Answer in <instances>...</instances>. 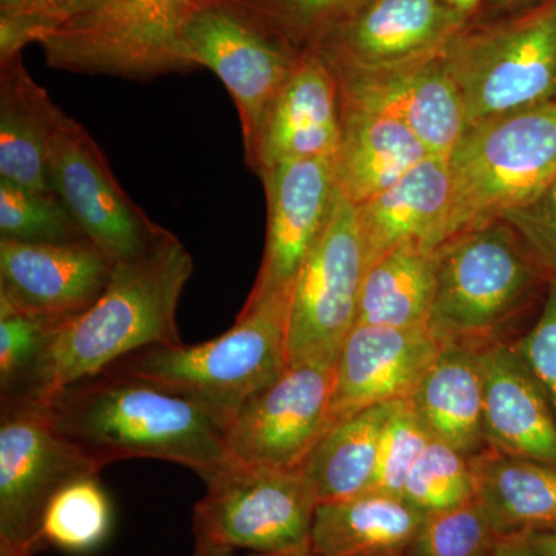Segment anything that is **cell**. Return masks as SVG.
Listing matches in <instances>:
<instances>
[{"mask_svg":"<svg viewBox=\"0 0 556 556\" xmlns=\"http://www.w3.org/2000/svg\"><path fill=\"white\" fill-rule=\"evenodd\" d=\"M193 268L192 255L170 230L141 257L116 263L101 298L58 329L21 393L9 401L43 402L137 351L182 343L178 306Z\"/></svg>","mask_w":556,"mask_h":556,"instance_id":"cell-1","label":"cell"},{"mask_svg":"<svg viewBox=\"0 0 556 556\" xmlns=\"http://www.w3.org/2000/svg\"><path fill=\"white\" fill-rule=\"evenodd\" d=\"M39 404L58 430L102 468L156 459L203 478L233 464L225 430L206 409L137 376L108 369Z\"/></svg>","mask_w":556,"mask_h":556,"instance_id":"cell-2","label":"cell"},{"mask_svg":"<svg viewBox=\"0 0 556 556\" xmlns=\"http://www.w3.org/2000/svg\"><path fill=\"white\" fill-rule=\"evenodd\" d=\"M434 251L438 283L427 328L439 345L481 353L515 342L536 320L554 278L506 219L459 233Z\"/></svg>","mask_w":556,"mask_h":556,"instance_id":"cell-3","label":"cell"},{"mask_svg":"<svg viewBox=\"0 0 556 556\" xmlns=\"http://www.w3.org/2000/svg\"><path fill=\"white\" fill-rule=\"evenodd\" d=\"M289 295L247 299L225 334L197 345L146 348L109 369L195 402L225 430L244 402L289 368Z\"/></svg>","mask_w":556,"mask_h":556,"instance_id":"cell-4","label":"cell"},{"mask_svg":"<svg viewBox=\"0 0 556 556\" xmlns=\"http://www.w3.org/2000/svg\"><path fill=\"white\" fill-rule=\"evenodd\" d=\"M450 200L437 248L504 219L556 175V100L468 126L448 156Z\"/></svg>","mask_w":556,"mask_h":556,"instance_id":"cell-5","label":"cell"},{"mask_svg":"<svg viewBox=\"0 0 556 556\" xmlns=\"http://www.w3.org/2000/svg\"><path fill=\"white\" fill-rule=\"evenodd\" d=\"M467 127L556 100V0L470 22L442 51Z\"/></svg>","mask_w":556,"mask_h":556,"instance_id":"cell-6","label":"cell"},{"mask_svg":"<svg viewBox=\"0 0 556 556\" xmlns=\"http://www.w3.org/2000/svg\"><path fill=\"white\" fill-rule=\"evenodd\" d=\"M214 0H105L40 39L47 65L78 75L152 80L190 72L181 36Z\"/></svg>","mask_w":556,"mask_h":556,"instance_id":"cell-7","label":"cell"},{"mask_svg":"<svg viewBox=\"0 0 556 556\" xmlns=\"http://www.w3.org/2000/svg\"><path fill=\"white\" fill-rule=\"evenodd\" d=\"M201 479L206 495L193 508L195 552H311L318 501L302 471L233 463Z\"/></svg>","mask_w":556,"mask_h":556,"instance_id":"cell-8","label":"cell"},{"mask_svg":"<svg viewBox=\"0 0 556 556\" xmlns=\"http://www.w3.org/2000/svg\"><path fill=\"white\" fill-rule=\"evenodd\" d=\"M192 70H212L239 112L244 156L251 163L278 94L303 51L266 24L243 0H214L197 11L181 36Z\"/></svg>","mask_w":556,"mask_h":556,"instance_id":"cell-9","label":"cell"},{"mask_svg":"<svg viewBox=\"0 0 556 556\" xmlns=\"http://www.w3.org/2000/svg\"><path fill=\"white\" fill-rule=\"evenodd\" d=\"M101 470L39 402H0V555H31L54 495Z\"/></svg>","mask_w":556,"mask_h":556,"instance_id":"cell-10","label":"cell"},{"mask_svg":"<svg viewBox=\"0 0 556 556\" xmlns=\"http://www.w3.org/2000/svg\"><path fill=\"white\" fill-rule=\"evenodd\" d=\"M367 257L356 204L336 193L324 232L300 270L288 316L289 367H334L343 342L356 327Z\"/></svg>","mask_w":556,"mask_h":556,"instance_id":"cell-11","label":"cell"},{"mask_svg":"<svg viewBox=\"0 0 556 556\" xmlns=\"http://www.w3.org/2000/svg\"><path fill=\"white\" fill-rule=\"evenodd\" d=\"M49 177L84 236L115 265L141 257L169 232L127 195L98 142L64 110L51 137Z\"/></svg>","mask_w":556,"mask_h":556,"instance_id":"cell-12","label":"cell"},{"mask_svg":"<svg viewBox=\"0 0 556 556\" xmlns=\"http://www.w3.org/2000/svg\"><path fill=\"white\" fill-rule=\"evenodd\" d=\"M334 367H289L244 402L225 428L233 463L299 470L327 431Z\"/></svg>","mask_w":556,"mask_h":556,"instance_id":"cell-13","label":"cell"},{"mask_svg":"<svg viewBox=\"0 0 556 556\" xmlns=\"http://www.w3.org/2000/svg\"><path fill=\"white\" fill-rule=\"evenodd\" d=\"M268 223L265 252L248 299L292 295L295 281L324 232L336 188L332 159L285 160L258 174Z\"/></svg>","mask_w":556,"mask_h":556,"instance_id":"cell-14","label":"cell"},{"mask_svg":"<svg viewBox=\"0 0 556 556\" xmlns=\"http://www.w3.org/2000/svg\"><path fill=\"white\" fill-rule=\"evenodd\" d=\"M340 108L401 121L431 155L450 156L467 129L463 102L442 53L387 68L331 67Z\"/></svg>","mask_w":556,"mask_h":556,"instance_id":"cell-15","label":"cell"},{"mask_svg":"<svg viewBox=\"0 0 556 556\" xmlns=\"http://www.w3.org/2000/svg\"><path fill=\"white\" fill-rule=\"evenodd\" d=\"M470 22L444 0H368L311 51L331 67H396L441 54Z\"/></svg>","mask_w":556,"mask_h":556,"instance_id":"cell-16","label":"cell"},{"mask_svg":"<svg viewBox=\"0 0 556 556\" xmlns=\"http://www.w3.org/2000/svg\"><path fill=\"white\" fill-rule=\"evenodd\" d=\"M439 350L427 325L354 327L336 361L327 431L362 409L408 399Z\"/></svg>","mask_w":556,"mask_h":556,"instance_id":"cell-17","label":"cell"},{"mask_svg":"<svg viewBox=\"0 0 556 556\" xmlns=\"http://www.w3.org/2000/svg\"><path fill=\"white\" fill-rule=\"evenodd\" d=\"M113 266L87 239L68 243L0 240V294L24 308L68 320L101 298Z\"/></svg>","mask_w":556,"mask_h":556,"instance_id":"cell-18","label":"cell"},{"mask_svg":"<svg viewBox=\"0 0 556 556\" xmlns=\"http://www.w3.org/2000/svg\"><path fill=\"white\" fill-rule=\"evenodd\" d=\"M339 141L338 80L320 54L303 51L248 166L258 175L285 160L334 159Z\"/></svg>","mask_w":556,"mask_h":556,"instance_id":"cell-19","label":"cell"},{"mask_svg":"<svg viewBox=\"0 0 556 556\" xmlns=\"http://www.w3.org/2000/svg\"><path fill=\"white\" fill-rule=\"evenodd\" d=\"M486 445L556 464V416L514 343L481 351Z\"/></svg>","mask_w":556,"mask_h":556,"instance_id":"cell-20","label":"cell"},{"mask_svg":"<svg viewBox=\"0 0 556 556\" xmlns=\"http://www.w3.org/2000/svg\"><path fill=\"white\" fill-rule=\"evenodd\" d=\"M450 189L448 156L430 155L390 188L356 204L367 269L401 244L420 243L434 251Z\"/></svg>","mask_w":556,"mask_h":556,"instance_id":"cell-21","label":"cell"},{"mask_svg":"<svg viewBox=\"0 0 556 556\" xmlns=\"http://www.w3.org/2000/svg\"><path fill=\"white\" fill-rule=\"evenodd\" d=\"M407 401L431 438L470 459L489 448L479 351L442 345Z\"/></svg>","mask_w":556,"mask_h":556,"instance_id":"cell-22","label":"cell"},{"mask_svg":"<svg viewBox=\"0 0 556 556\" xmlns=\"http://www.w3.org/2000/svg\"><path fill=\"white\" fill-rule=\"evenodd\" d=\"M430 155L401 121L340 108V141L332 166L336 188L351 203L362 204L378 195Z\"/></svg>","mask_w":556,"mask_h":556,"instance_id":"cell-23","label":"cell"},{"mask_svg":"<svg viewBox=\"0 0 556 556\" xmlns=\"http://www.w3.org/2000/svg\"><path fill=\"white\" fill-rule=\"evenodd\" d=\"M424 517L404 497L379 490L318 503L311 552L316 556H407Z\"/></svg>","mask_w":556,"mask_h":556,"instance_id":"cell-24","label":"cell"},{"mask_svg":"<svg viewBox=\"0 0 556 556\" xmlns=\"http://www.w3.org/2000/svg\"><path fill=\"white\" fill-rule=\"evenodd\" d=\"M62 109L25 68L22 56L0 61V178L53 192L50 142Z\"/></svg>","mask_w":556,"mask_h":556,"instance_id":"cell-25","label":"cell"},{"mask_svg":"<svg viewBox=\"0 0 556 556\" xmlns=\"http://www.w3.org/2000/svg\"><path fill=\"white\" fill-rule=\"evenodd\" d=\"M470 460L477 500L504 540L556 532V464L490 447Z\"/></svg>","mask_w":556,"mask_h":556,"instance_id":"cell-26","label":"cell"},{"mask_svg":"<svg viewBox=\"0 0 556 556\" xmlns=\"http://www.w3.org/2000/svg\"><path fill=\"white\" fill-rule=\"evenodd\" d=\"M438 283L437 251L405 243L372 263L358 299L357 325L412 328L427 325Z\"/></svg>","mask_w":556,"mask_h":556,"instance_id":"cell-27","label":"cell"},{"mask_svg":"<svg viewBox=\"0 0 556 556\" xmlns=\"http://www.w3.org/2000/svg\"><path fill=\"white\" fill-rule=\"evenodd\" d=\"M399 402V401H397ZM396 402L375 405L329 428L299 468L318 503L346 500L375 486L380 438Z\"/></svg>","mask_w":556,"mask_h":556,"instance_id":"cell-28","label":"cell"},{"mask_svg":"<svg viewBox=\"0 0 556 556\" xmlns=\"http://www.w3.org/2000/svg\"><path fill=\"white\" fill-rule=\"evenodd\" d=\"M112 503L100 475L80 478L54 495L43 514L39 543L70 554H87L108 540Z\"/></svg>","mask_w":556,"mask_h":556,"instance_id":"cell-29","label":"cell"},{"mask_svg":"<svg viewBox=\"0 0 556 556\" xmlns=\"http://www.w3.org/2000/svg\"><path fill=\"white\" fill-rule=\"evenodd\" d=\"M65 321L0 294V401L21 393Z\"/></svg>","mask_w":556,"mask_h":556,"instance_id":"cell-30","label":"cell"},{"mask_svg":"<svg viewBox=\"0 0 556 556\" xmlns=\"http://www.w3.org/2000/svg\"><path fill=\"white\" fill-rule=\"evenodd\" d=\"M402 497L424 514L448 510L477 497L470 457L431 439L405 481Z\"/></svg>","mask_w":556,"mask_h":556,"instance_id":"cell-31","label":"cell"},{"mask_svg":"<svg viewBox=\"0 0 556 556\" xmlns=\"http://www.w3.org/2000/svg\"><path fill=\"white\" fill-rule=\"evenodd\" d=\"M84 239L56 193L36 192L0 178V240L68 243Z\"/></svg>","mask_w":556,"mask_h":556,"instance_id":"cell-32","label":"cell"},{"mask_svg":"<svg viewBox=\"0 0 556 556\" xmlns=\"http://www.w3.org/2000/svg\"><path fill=\"white\" fill-rule=\"evenodd\" d=\"M503 543L475 497L463 506L426 514L407 556H496Z\"/></svg>","mask_w":556,"mask_h":556,"instance_id":"cell-33","label":"cell"},{"mask_svg":"<svg viewBox=\"0 0 556 556\" xmlns=\"http://www.w3.org/2000/svg\"><path fill=\"white\" fill-rule=\"evenodd\" d=\"M300 51L316 50L368 0H243Z\"/></svg>","mask_w":556,"mask_h":556,"instance_id":"cell-34","label":"cell"},{"mask_svg":"<svg viewBox=\"0 0 556 556\" xmlns=\"http://www.w3.org/2000/svg\"><path fill=\"white\" fill-rule=\"evenodd\" d=\"M431 439L407 399L396 402L380 438L372 490L402 497L409 471Z\"/></svg>","mask_w":556,"mask_h":556,"instance_id":"cell-35","label":"cell"},{"mask_svg":"<svg viewBox=\"0 0 556 556\" xmlns=\"http://www.w3.org/2000/svg\"><path fill=\"white\" fill-rule=\"evenodd\" d=\"M511 343L543 388L556 416V281H552L536 320Z\"/></svg>","mask_w":556,"mask_h":556,"instance_id":"cell-36","label":"cell"},{"mask_svg":"<svg viewBox=\"0 0 556 556\" xmlns=\"http://www.w3.org/2000/svg\"><path fill=\"white\" fill-rule=\"evenodd\" d=\"M504 219L532 248L556 281V175L535 199L508 212Z\"/></svg>","mask_w":556,"mask_h":556,"instance_id":"cell-37","label":"cell"},{"mask_svg":"<svg viewBox=\"0 0 556 556\" xmlns=\"http://www.w3.org/2000/svg\"><path fill=\"white\" fill-rule=\"evenodd\" d=\"M105 0H0V17H21L53 31L65 22L97 9Z\"/></svg>","mask_w":556,"mask_h":556,"instance_id":"cell-38","label":"cell"},{"mask_svg":"<svg viewBox=\"0 0 556 556\" xmlns=\"http://www.w3.org/2000/svg\"><path fill=\"white\" fill-rule=\"evenodd\" d=\"M547 0H482L477 17L471 22H486L514 16L543 5Z\"/></svg>","mask_w":556,"mask_h":556,"instance_id":"cell-39","label":"cell"},{"mask_svg":"<svg viewBox=\"0 0 556 556\" xmlns=\"http://www.w3.org/2000/svg\"><path fill=\"white\" fill-rule=\"evenodd\" d=\"M514 541L538 556H556V532L533 533Z\"/></svg>","mask_w":556,"mask_h":556,"instance_id":"cell-40","label":"cell"},{"mask_svg":"<svg viewBox=\"0 0 556 556\" xmlns=\"http://www.w3.org/2000/svg\"><path fill=\"white\" fill-rule=\"evenodd\" d=\"M444 2L473 21L475 17H477L479 9H481L482 0H444Z\"/></svg>","mask_w":556,"mask_h":556,"instance_id":"cell-41","label":"cell"},{"mask_svg":"<svg viewBox=\"0 0 556 556\" xmlns=\"http://www.w3.org/2000/svg\"><path fill=\"white\" fill-rule=\"evenodd\" d=\"M496 556H538L527 551L521 544L514 540H504L503 546L497 551Z\"/></svg>","mask_w":556,"mask_h":556,"instance_id":"cell-42","label":"cell"},{"mask_svg":"<svg viewBox=\"0 0 556 556\" xmlns=\"http://www.w3.org/2000/svg\"><path fill=\"white\" fill-rule=\"evenodd\" d=\"M193 556H237L233 555L232 552H193ZM244 556H316L313 552H305V554H289V555H265V554H254V555H244Z\"/></svg>","mask_w":556,"mask_h":556,"instance_id":"cell-43","label":"cell"},{"mask_svg":"<svg viewBox=\"0 0 556 556\" xmlns=\"http://www.w3.org/2000/svg\"><path fill=\"white\" fill-rule=\"evenodd\" d=\"M0 556H31V555H0Z\"/></svg>","mask_w":556,"mask_h":556,"instance_id":"cell-44","label":"cell"}]
</instances>
